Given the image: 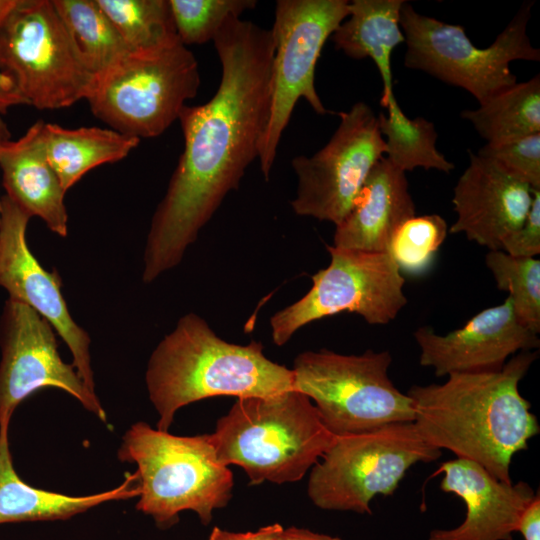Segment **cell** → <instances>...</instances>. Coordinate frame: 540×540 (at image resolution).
<instances>
[{
  "label": "cell",
  "instance_id": "f1b7e54d",
  "mask_svg": "<svg viewBox=\"0 0 540 540\" xmlns=\"http://www.w3.org/2000/svg\"><path fill=\"white\" fill-rule=\"evenodd\" d=\"M448 232L442 216L415 215L396 230L387 252L400 272L421 275L431 266Z\"/></svg>",
  "mask_w": 540,
  "mask_h": 540
},
{
  "label": "cell",
  "instance_id": "8fae6325",
  "mask_svg": "<svg viewBox=\"0 0 540 540\" xmlns=\"http://www.w3.org/2000/svg\"><path fill=\"white\" fill-rule=\"evenodd\" d=\"M349 4L347 0L276 2L270 113L258 157L266 181L297 101L304 98L317 114L329 113L315 88V68L326 40L348 17Z\"/></svg>",
  "mask_w": 540,
  "mask_h": 540
},
{
  "label": "cell",
  "instance_id": "52a82bcc",
  "mask_svg": "<svg viewBox=\"0 0 540 540\" xmlns=\"http://www.w3.org/2000/svg\"><path fill=\"white\" fill-rule=\"evenodd\" d=\"M389 351L344 355L305 351L293 363V389L315 405L334 437L363 434L397 422H413V400L388 376Z\"/></svg>",
  "mask_w": 540,
  "mask_h": 540
},
{
  "label": "cell",
  "instance_id": "d4e9b609",
  "mask_svg": "<svg viewBox=\"0 0 540 540\" xmlns=\"http://www.w3.org/2000/svg\"><path fill=\"white\" fill-rule=\"evenodd\" d=\"M79 56L96 77L132 50L96 0H52Z\"/></svg>",
  "mask_w": 540,
  "mask_h": 540
},
{
  "label": "cell",
  "instance_id": "4316f807",
  "mask_svg": "<svg viewBox=\"0 0 540 540\" xmlns=\"http://www.w3.org/2000/svg\"><path fill=\"white\" fill-rule=\"evenodd\" d=\"M132 51L178 38L169 0H96Z\"/></svg>",
  "mask_w": 540,
  "mask_h": 540
},
{
  "label": "cell",
  "instance_id": "83f0119b",
  "mask_svg": "<svg viewBox=\"0 0 540 540\" xmlns=\"http://www.w3.org/2000/svg\"><path fill=\"white\" fill-rule=\"evenodd\" d=\"M496 286L509 292L515 315L520 323L540 333V260L514 257L502 250H490L485 256Z\"/></svg>",
  "mask_w": 540,
  "mask_h": 540
},
{
  "label": "cell",
  "instance_id": "44dd1931",
  "mask_svg": "<svg viewBox=\"0 0 540 540\" xmlns=\"http://www.w3.org/2000/svg\"><path fill=\"white\" fill-rule=\"evenodd\" d=\"M10 421L0 422V524L66 520L110 501L139 496L136 473L126 474L117 487L85 496H70L39 489L17 474L9 446Z\"/></svg>",
  "mask_w": 540,
  "mask_h": 540
},
{
  "label": "cell",
  "instance_id": "7402d4cb",
  "mask_svg": "<svg viewBox=\"0 0 540 540\" xmlns=\"http://www.w3.org/2000/svg\"><path fill=\"white\" fill-rule=\"evenodd\" d=\"M404 0H353L349 15L331 35L337 50L350 58H370L382 79L380 104L386 108L395 100L392 54L405 42L400 26Z\"/></svg>",
  "mask_w": 540,
  "mask_h": 540
},
{
  "label": "cell",
  "instance_id": "f546056e",
  "mask_svg": "<svg viewBox=\"0 0 540 540\" xmlns=\"http://www.w3.org/2000/svg\"><path fill=\"white\" fill-rule=\"evenodd\" d=\"M179 40L185 46L213 40L231 18L253 9L255 0H169Z\"/></svg>",
  "mask_w": 540,
  "mask_h": 540
},
{
  "label": "cell",
  "instance_id": "4dcf8cb0",
  "mask_svg": "<svg viewBox=\"0 0 540 540\" xmlns=\"http://www.w3.org/2000/svg\"><path fill=\"white\" fill-rule=\"evenodd\" d=\"M477 154L533 189H540V133L497 144L486 143Z\"/></svg>",
  "mask_w": 540,
  "mask_h": 540
},
{
  "label": "cell",
  "instance_id": "9a60e30c",
  "mask_svg": "<svg viewBox=\"0 0 540 540\" xmlns=\"http://www.w3.org/2000/svg\"><path fill=\"white\" fill-rule=\"evenodd\" d=\"M0 287L45 318L72 354V364L87 388L95 393L88 332L72 318L62 294L57 270L45 269L30 251L26 230L30 216L7 195L1 197Z\"/></svg>",
  "mask_w": 540,
  "mask_h": 540
},
{
  "label": "cell",
  "instance_id": "2e32d148",
  "mask_svg": "<svg viewBox=\"0 0 540 540\" xmlns=\"http://www.w3.org/2000/svg\"><path fill=\"white\" fill-rule=\"evenodd\" d=\"M413 335L420 348V364L433 368L437 377L498 371L517 352L540 346L538 334L517 319L509 297L445 335L428 326L419 327Z\"/></svg>",
  "mask_w": 540,
  "mask_h": 540
},
{
  "label": "cell",
  "instance_id": "e0dca14e",
  "mask_svg": "<svg viewBox=\"0 0 540 540\" xmlns=\"http://www.w3.org/2000/svg\"><path fill=\"white\" fill-rule=\"evenodd\" d=\"M534 190L493 161L469 152V165L453 189L457 217L449 232L463 233L489 251L501 250L525 221Z\"/></svg>",
  "mask_w": 540,
  "mask_h": 540
},
{
  "label": "cell",
  "instance_id": "30bf717a",
  "mask_svg": "<svg viewBox=\"0 0 540 540\" xmlns=\"http://www.w3.org/2000/svg\"><path fill=\"white\" fill-rule=\"evenodd\" d=\"M0 70L40 110L87 99L96 81L52 0H17L0 27Z\"/></svg>",
  "mask_w": 540,
  "mask_h": 540
},
{
  "label": "cell",
  "instance_id": "5bb4252c",
  "mask_svg": "<svg viewBox=\"0 0 540 540\" xmlns=\"http://www.w3.org/2000/svg\"><path fill=\"white\" fill-rule=\"evenodd\" d=\"M0 350V422L11 421L21 402L49 387L66 392L101 421H107L96 393L87 388L73 364L61 358L52 325L29 306L10 298L0 316Z\"/></svg>",
  "mask_w": 540,
  "mask_h": 540
},
{
  "label": "cell",
  "instance_id": "ac0fdd59",
  "mask_svg": "<svg viewBox=\"0 0 540 540\" xmlns=\"http://www.w3.org/2000/svg\"><path fill=\"white\" fill-rule=\"evenodd\" d=\"M440 489L466 505L464 521L453 529H434L429 540H513L521 514L536 493L523 481L504 482L481 465L456 458L443 462Z\"/></svg>",
  "mask_w": 540,
  "mask_h": 540
},
{
  "label": "cell",
  "instance_id": "277c9868",
  "mask_svg": "<svg viewBox=\"0 0 540 540\" xmlns=\"http://www.w3.org/2000/svg\"><path fill=\"white\" fill-rule=\"evenodd\" d=\"M208 436L218 460L240 466L251 484L301 480L335 440L295 389L238 398Z\"/></svg>",
  "mask_w": 540,
  "mask_h": 540
},
{
  "label": "cell",
  "instance_id": "5b68a950",
  "mask_svg": "<svg viewBox=\"0 0 540 540\" xmlns=\"http://www.w3.org/2000/svg\"><path fill=\"white\" fill-rule=\"evenodd\" d=\"M117 458L137 466L136 509L161 529L187 510L208 525L213 511L232 497L233 474L218 460L208 434L177 436L136 422L124 433Z\"/></svg>",
  "mask_w": 540,
  "mask_h": 540
},
{
  "label": "cell",
  "instance_id": "3957f363",
  "mask_svg": "<svg viewBox=\"0 0 540 540\" xmlns=\"http://www.w3.org/2000/svg\"><path fill=\"white\" fill-rule=\"evenodd\" d=\"M260 342L221 339L199 315L182 316L153 350L145 382L159 415L157 429L168 431L175 413L215 396H269L293 389V372L267 358Z\"/></svg>",
  "mask_w": 540,
  "mask_h": 540
},
{
  "label": "cell",
  "instance_id": "603a6c76",
  "mask_svg": "<svg viewBox=\"0 0 540 540\" xmlns=\"http://www.w3.org/2000/svg\"><path fill=\"white\" fill-rule=\"evenodd\" d=\"M47 159L67 192L91 169L124 159L140 139L113 129L44 124Z\"/></svg>",
  "mask_w": 540,
  "mask_h": 540
},
{
  "label": "cell",
  "instance_id": "8992f818",
  "mask_svg": "<svg viewBox=\"0 0 540 540\" xmlns=\"http://www.w3.org/2000/svg\"><path fill=\"white\" fill-rule=\"evenodd\" d=\"M199 86L198 62L177 39L129 52L96 77L87 100L92 113L113 130L151 138L178 120Z\"/></svg>",
  "mask_w": 540,
  "mask_h": 540
},
{
  "label": "cell",
  "instance_id": "7a4b0ae2",
  "mask_svg": "<svg viewBox=\"0 0 540 540\" xmlns=\"http://www.w3.org/2000/svg\"><path fill=\"white\" fill-rule=\"evenodd\" d=\"M538 357L524 351L498 371L453 373L442 384L415 385L414 425L431 446L481 465L495 478L512 482L513 456L540 431L519 383Z\"/></svg>",
  "mask_w": 540,
  "mask_h": 540
},
{
  "label": "cell",
  "instance_id": "1f68e13d",
  "mask_svg": "<svg viewBox=\"0 0 540 540\" xmlns=\"http://www.w3.org/2000/svg\"><path fill=\"white\" fill-rule=\"evenodd\" d=\"M501 250L514 257H536L540 253V189H535L523 224L502 243Z\"/></svg>",
  "mask_w": 540,
  "mask_h": 540
},
{
  "label": "cell",
  "instance_id": "8d00e7d4",
  "mask_svg": "<svg viewBox=\"0 0 540 540\" xmlns=\"http://www.w3.org/2000/svg\"><path fill=\"white\" fill-rule=\"evenodd\" d=\"M17 0H0V27L15 6Z\"/></svg>",
  "mask_w": 540,
  "mask_h": 540
},
{
  "label": "cell",
  "instance_id": "d6986e66",
  "mask_svg": "<svg viewBox=\"0 0 540 540\" xmlns=\"http://www.w3.org/2000/svg\"><path fill=\"white\" fill-rule=\"evenodd\" d=\"M415 215L405 172L384 157L372 169L348 214L335 226L333 246L387 252L396 230Z\"/></svg>",
  "mask_w": 540,
  "mask_h": 540
},
{
  "label": "cell",
  "instance_id": "d590c367",
  "mask_svg": "<svg viewBox=\"0 0 540 540\" xmlns=\"http://www.w3.org/2000/svg\"><path fill=\"white\" fill-rule=\"evenodd\" d=\"M274 540H343L326 534L316 533L304 528H282Z\"/></svg>",
  "mask_w": 540,
  "mask_h": 540
},
{
  "label": "cell",
  "instance_id": "836d02e7",
  "mask_svg": "<svg viewBox=\"0 0 540 540\" xmlns=\"http://www.w3.org/2000/svg\"><path fill=\"white\" fill-rule=\"evenodd\" d=\"M282 526L278 523L259 528L257 531L235 533L214 527L208 540H274Z\"/></svg>",
  "mask_w": 540,
  "mask_h": 540
},
{
  "label": "cell",
  "instance_id": "d6a6232c",
  "mask_svg": "<svg viewBox=\"0 0 540 540\" xmlns=\"http://www.w3.org/2000/svg\"><path fill=\"white\" fill-rule=\"evenodd\" d=\"M517 532H520L525 540H540V496L535 495L533 500L525 508L520 516Z\"/></svg>",
  "mask_w": 540,
  "mask_h": 540
},
{
  "label": "cell",
  "instance_id": "e575fe53",
  "mask_svg": "<svg viewBox=\"0 0 540 540\" xmlns=\"http://www.w3.org/2000/svg\"><path fill=\"white\" fill-rule=\"evenodd\" d=\"M27 104L13 79L0 70V116L6 114L8 109Z\"/></svg>",
  "mask_w": 540,
  "mask_h": 540
},
{
  "label": "cell",
  "instance_id": "6da1fadb",
  "mask_svg": "<svg viewBox=\"0 0 540 540\" xmlns=\"http://www.w3.org/2000/svg\"><path fill=\"white\" fill-rule=\"evenodd\" d=\"M221 63L215 95L179 115L184 149L151 220L142 281L176 267L226 195L259 157L270 113L271 29L229 19L212 40Z\"/></svg>",
  "mask_w": 540,
  "mask_h": 540
},
{
  "label": "cell",
  "instance_id": "7c38bea8",
  "mask_svg": "<svg viewBox=\"0 0 540 540\" xmlns=\"http://www.w3.org/2000/svg\"><path fill=\"white\" fill-rule=\"evenodd\" d=\"M329 265L315 273L310 290L270 319L273 342L282 346L303 326L340 312L370 325L394 320L407 304L405 279L388 252L326 246Z\"/></svg>",
  "mask_w": 540,
  "mask_h": 540
},
{
  "label": "cell",
  "instance_id": "484cf974",
  "mask_svg": "<svg viewBox=\"0 0 540 540\" xmlns=\"http://www.w3.org/2000/svg\"><path fill=\"white\" fill-rule=\"evenodd\" d=\"M388 114L378 115L385 142V158L403 172L415 168L450 173L455 165L437 149L434 124L423 117L409 118L397 100L386 107Z\"/></svg>",
  "mask_w": 540,
  "mask_h": 540
},
{
  "label": "cell",
  "instance_id": "4fadbf2b",
  "mask_svg": "<svg viewBox=\"0 0 540 540\" xmlns=\"http://www.w3.org/2000/svg\"><path fill=\"white\" fill-rule=\"evenodd\" d=\"M340 123L328 143L314 155L296 156L298 178L293 211L338 225L376 164L385 156L378 116L365 102L339 114Z\"/></svg>",
  "mask_w": 540,
  "mask_h": 540
},
{
  "label": "cell",
  "instance_id": "ba28073f",
  "mask_svg": "<svg viewBox=\"0 0 540 540\" xmlns=\"http://www.w3.org/2000/svg\"><path fill=\"white\" fill-rule=\"evenodd\" d=\"M532 6L524 3L489 47L478 48L464 27L420 14L405 1L400 12L404 65L465 89L481 103L516 83L511 62L540 60L527 34Z\"/></svg>",
  "mask_w": 540,
  "mask_h": 540
},
{
  "label": "cell",
  "instance_id": "ffe728a7",
  "mask_svg": "<svg viewBox=\"0 0 540 540\" xmlns=\"http://www.w3.org/2000/svg\"><path fill=\"white\" fill-rule=\"evenodd\" d=\"M44 124L37 121L20 138L1 143L2 184L6 195L30 217H39L50 231L66 237V192L47 159Z\"/></svg>",
  "mask_w": 540,
  "mask_h": 540
},
{
  "label": "cell",
  "instance_id": "74e56055",
  "mask_svg": "<svg viewBox=\"0 0 540 540\" xmlns=\"http://www.w3.org/2000/svg\"><path fill=\"white\" fill-rule=\"evenodd\" d=\"M9 138H11L10 131L6 123L3 121L2 117L0 116V145L4 140L9 139ZM1 216H2V202H1V197H0V225H1Z\"/></svg>",
  "mask_w": 540,
  "mask_h": 540
},
{
  "label": "cell",
  "instance_id": "cb8c5ba5",
  "mask_svg": "<svg viewBox=\"0 0 540 540\" xmlns=\"http://www.w3.org/2000/svg\"><path fill=\"white\" fill-rule=\"evenodd\" d=\"M477 133L489 144L540 133V76L507 87L462 111Z\"/></svg>",
  "mask_w": 540,
  "mask_h": 540
},
{
  "label": "cell",
  "instance_id": "9c48e42d",
  "mask_svg": "<svg viewBox=\"0 0 540 540\" xmlns=\"http://www.w3.org/2000/svg\"><path fill=\"white\" fill-rule=\"evenodd\" d=\"M413 422H397L358 435L335 437L311 468L307 494L323 510L371 514L377 495H392L408 469L437 460Z\"/></svg>",
  "mask_w": 540,
  "mask_h": 540
}]
</instances>
